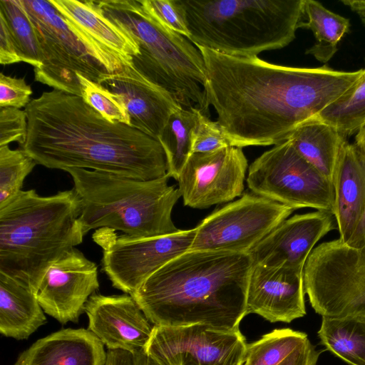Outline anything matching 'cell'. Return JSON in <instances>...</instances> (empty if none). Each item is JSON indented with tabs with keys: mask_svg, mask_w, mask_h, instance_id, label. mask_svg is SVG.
<instances>
[{
	"mask_svg": "<svg viewBox=\"0 0 365 365\" xmlns=\"http://www.w3.org/2000/svg\"><path fill=\"white\" fill-rule=\"evenodd\" d=\"M204 86L217 122L235 147L277 145L315 118L362 76L354 71L275 65L258 57L225 55L205 48Z\"/></svg>",
	"mask_w": 365,
	"mask_h": 365,
	"instance_id": "obj_1",
	"label": "cell"
},
{
	"mask_svg": "<svg viewBox=\"0 0 365 365\" xmlns=\"http://www.w3.org/2000/svg\"><path fill=\"white\" fill-rule=\"evenodd\" d=\"M28 134L21 146L51 169L83 168L142 180L167 175L159 140L122 123H111L81 96L43 92L25 108Z\"/></svg>",
	"mask_w": 365,
	"mask_h": 365,
	"instance_id": "obj_2",
	"label": "cell"
},
{
	"mask_svg": "<svg viewBox=\"0 0 365 365\" xmlns=\"http://www.w3.org/2000/svg\"><path fill=\"white\" fill-rule=\"evenodd\" d=\"M249 253L187 251L130 295L154 326L205 324L234 331L247 314Z\"/></svg>",
	"mask_w": 365,
	"mask_h": 365,
	"instance_id": "obj_3",
	"label": "cell"
},
{
	"mask_svg": "<svg viewBox=\"0 0 365 365\" xmlns=\"http://www.w3.org/2000/svg\"><path fill=\"white\" fill-rule=\"evenodd\" d=\"M80 214L73 188L19 192L0 207V273L36 294L49 267L83 242Z\"/></svg>",
	"mask_w": 365,
	"mask_h": 365,
	"instance_id": "obj_4",
	"label": "cell"
},
{
	"mask_svg": "<svg viewBox=\"0 0 365 365\" xmlns=\"http://www.w3.org/2000/svg\"><path fill=\"white\" fill-rule=\"evenodd\" d=\"M197 47L253 58L296 37L304 0H175Z\"/></svg>",
	"mask_w": 365,
	"mask_h": 365,
	"instance_id": "obj_5",
	"label": "cell"
},
{
	"mask_svg": "<svg viewBox=\"0 0 365 365\" xmlns=\"http://www.w3.org/2000/svg\"><path fill=\"white\" fill-rule=\"evenodd\" d=\"M72 177L81 205L83 235L108 228L134 237H153L178 232L171 217L181 197L169 185L170 176L142 180L83 168L66 170Z\"/></svg>",
	"mask_w": 365,
	"mask_h": 365,
	"instance_id": "obj_6",
	"label": "cell"
},
{
	"mask_svg": "<svg viewBox=\"0 0 365 365\" xmlns=\"http://www.w3.org/2000/svg\"><path fill=\"white\" fill-rule=\"evenodd\" d=\"M102 14L127 33L138 47L133 66L169 93L180 106H195L203 114L209 105L204 91L205 61L199 48L184 36L166 29L145 9L141 0L94 1Z\"/></svg>",
	"mask_w": 365,
	"mask_h": 365,
	"instance_id": "obj_7",
	"label": "cell"
},
{
	"mask_svg": "<svg viewBox=\"0 0 365 365\" xmlns=\"http://www.w3.org/2000/svg\"><path fill=\"white\" fill-rule=\"evenodd\" d=\"M303 281L322 317H365V249L340 238L321 243L304 264Z\"/></svg>",
	"mask_w": 365,
	"mask_h": 365,
	"instance_id": "obj_8",
	"label": "cell"
},
{
	"mask_svg": "<svg viewBox=\"0 0 365 365\" xmlns=\"http://www.w3.org/2000/svg\"><path fill=\"white\" fill-rule=\"evenodd\" d=\"M36 29L42 62L35 80L64 93L81 97L77 74L100 83L110 73L73 33L49 0H22Z\"/></svg>",
	"mask_w": 365,
	"mask_h": 365,
	"instance_id": "obj_9",
	"label": "cell"
},
{
	"mask_svg": "<svg viewBox=\"0 0 365 365\" xmlns=\"http://www.w3.org/2000/svg\"><path fill=\"white\" fill-rule=\"evenodd\" d=\"M247 183L253 193L294 210L311 207L334 213L332 182L296 150L289 139L251 163Z\"/></svg>",
	"mask_w": 365,
	"mask_h": 365,
	"instance_id": "obj_10",
	"label": "cell"
},
{
	"mask_svg": "<svg viewBox=\"0 0 365 365\" xmlns=\"http://www.w3.org/2000/svg\"><path fill=\"white\" fill-rule=\"evenodd\" d=\"M294 210L267 197L246 192L212 212L195 227L189 251L249 253Z\"/></svg>",
	"mask_w": 365,
	"mask_h": 365,
	"instance_id": "obj_11",
	"label": "cell"
},
{
	"mask_svg": "<svg viewBox=\"0 0 365 365\" xmlns=\"http://www.w3.org/2000/svg\"><path fill=\"white\" fill-rule=\"evenodd\" d=\"M93 234L103 248L102 270L113 287L125 294L133 293L160 267L190 250L196 230H181L153 237L117 235L102 228Z\"/></svg>",
	"mask_w": 365,
	"mask_h": 365,
	"instance_id": "obj_12",
	"label": "cell"
},
{
	"mask_svg": "<svg viewBox=\"0 0 365 365\" xmlns=\"http://www.w3.org/2000/svg\"><path fill=\"white\" fill-rule=\"evenodd\" d=\"M247 344L240 330L153 326L144 351L160 365H241Z\"/></svg>",
	"mask_w": 365,
	"mask_h": 365,
	"instance_id": "obj_13",
	"label": "cell"
},
{
	"mask_svg": "<svg viewBox=\"0 0 365 365\" xmlns=\"http://www.w3.org/2000/svg\"><path fill=\"white\" fill-rule=\"evenodd\" d=\"M247 166L239 147L192 153L178 180L184 205L202 209L242 196Z\"/></svg>",
	"mask_w": 365,
	"mask_h": 365,
	"instance_id": "obj_14",
	"label": "cell"
},
{
	"mask_svg": "<svg viewBox=\"0 0 365 365\" xmlns=\"http://www.w3.org/2000/svg\"><path fill=\"white\" fill-rule=\"evenodd\" d=\"M98 267L73 248L46 272L36 293L43 312L58 322H77L99 287Z\"/></svg>",
	"mask_w": 365,
	"mask_h": 365,
	"instance_id": "obj_15",
	"label": "cell"
},
{
	"mask_svg": "<svg viewBox=\"0 0 365 365\" xmlns=\"http://www.w3.org/2000/svg\"><path fill=\"white\" fill-rule=\"evenodd\" d=\"M336 228L334 215L316 210L284 220L249 252L254 264L303 270L314 245Z\"/></svg>",
	"mask_w": 365,
	"mask_h": 365,
	"instance_id": "obj_16",
	"label": "cell"
},
{
	"mask_svg": "<svg viewBox=\"0 0 365 365\" xmlns=\"http://www.w3.org/2000/svg\"><path fill=\"white\" fill-rule=\"evenodd\" d=\"M85 312L88 329L108 350H123L133 354L145 350L154 325L130 294H93L86 304Z\"/></svg>",
	"mask_w": 365,
	"mask_h": 365,
	"instance_id": "obj_17",
	"label": "cell"
},
{
	"mask_svg": "<svg viewBox=\"0 0 365 365\" xmlns=\"http://www.w3.org/2000/svg\"><path fill=\"white\" fill-rule=\"evenodd\" d=\"M303 270L254 264L247 292V314L289 323L306 314Z\"/></svg>",
	"mask_w": 365,
	"mask_h": 365,
	"instance_id": "obj_18",
	"label": "cell"
},
{
	"mask_svg": "<svg viewBox=\"0 0 365 365\" xmlns=\"http://www.w3.org/2000/svg\"><path fill=\"white\" fill-rule=\"evenodd\" d=\"M99 84L119 97L129 115L130 126L156 139L170 115L182 107L132 63H125L120 71L105 76Z\"/></svg>",
	"mask_w": 365,
	"mask_h": 365,
	"instance_id": "obj_19",
	"label": "cell"
},
{
	"mask_svg": "<svg viewBox=\"0 0 365 365\" xmlns=\"http://www.w3.org/2000/svg\"><path fill=\"white\" fill-rule=\"evenodd\" d=\"M103 342L85 329H63L34 342L14 365H105Z\"/></svg>",
	"mask_w": 365,
	"mask_h": 365,
	"instance_id": "obj_20",
	"label": "cell"
},
{
	"mask_svg": "<svg viewBox=\"0 0 365 365\" xmlns=\"http://www.w3.org/2000/svg\"><path fill=\"white\" fill-rule=\"evenodd\" d=\"M332 184L335 218L339 238L346 242L365 210V158L346 140L336 160Z\"/></svg>",
	"mask_w": 365,
	"mask_h": 365,
	"instance_id": "obj_21",
	"label": "cell"
},
{
	"mask_svg": "<svg viewBox=\"0 0 365 365\" xmlns=\"http://www.w3.org/2000/svg\"><path fill=\"white\" fill-rule=\"evenodd\" d=\"M66 21L80 29L100 45L120 56L126 63L139 50L133 39L108 19L94 0H49Z\"/></svg>",
	"mask_w": 365,
	"mask_h": 365,
	"instance_id": "obj_22",
	"label": "cell"
},
{
	"mask_svg": "<svg viewBox=\"0 0 365 365\" xmlns=\"http://www.w3.org/2000/svg\"><path fill=\"white\" fill-rule=\"evenodd\" d=\"M46 322L36 294L0 273V332L6 337L26 339Z\"/></svg>",
	"mask_w": 365,
	"mask_h": 365,
	"instance_id": "obj_23",
	"label": "cell"
},
{
	"mask_svg": "<svg viewBox=\"0 0 365 365\" xmlns=\"http://www.w3.org/2000/svg\"><path fill=\"white\" fill-rule=\"evenodd\" d=\"M289 139L296 150L332 182L338 155L346 137L315 118L299 126Z\"/></svg>",
	"mask_w": 365,
	"mask_h": 365,
	"instance_id": "obj_24",
	"label": "cell"
},
{
	"mask_svg": "<svg viewBox=\"0 0 365 365\" xmlns=\"http://www.w3.org/2000/svg\"><path fill=\"white\" fill-rule=\"evenodd\" d=\"M299 28L310 29L316 40L306 53L327 63L337 51L339 42L349 32L350 23L348 19L329 11L317 1L304 0Z\"/></svg>",
	"mask_w": 365,
	"mask_h": 365,
	"instance_id": "obj_25",
	"label": "cell"
},
{
	"mask_svg": "<svg viewBox=\"0 0 365 365\" xmlns=\"http://www.w3.org/2000/svg\"><path fill=\"white\" fill-rule=\"evenodd\" d=\"M319 337L326 348L351 365H365V317H322Z\"/></svg>",
	"mask_w": 365,
	"mask_h": 365,
	"instance_id": "obj_26",
	"label": "cell"
},
{
	"mask_svg": "<svg viewBox=\"0 0 365 365\" xmlns=\"http://www.w3.org/2000/svg\"><path fill=\"white\" fill-rule=\"evenodd\" d=\"M200 111L195 107L178 108L170 115L158 139L166 155L167 174L176 180L192 154L193 135Z\"/></svg>",
	"mask_w": 365,
	"mask_h": 365,
	"instance_id": "obj_27",
	"label": "cell"
},
{
	"mask_svg": "<svg viewBox=\"0 0 365 365\" xmlns=\"http://www.w3.org/2000/svg\"><path fill=\"white\" fill-rule=\"evenodd\" d=\"M346 138L365 124V67L360 78L317 117Z\"/></svg>",
	"mask_w": 365,
	"mask_h": 365,
	"instance_id": "obj_28",
	"label": "cell"
},
{
	"mask_svg": "<svg viewBox=\"0 0 365 365\" xmlns=\"http://www.w3.org/2000/svg\"><path fill=\"white\" fill-rule=\"evenodd\" d=\"M308 340L302 331L289 328L274 329L247 344L242 365H279Z\"/></svg>",
	"mask_w": 365,
	"mask_h": 365,
	"instance_id": "obj_29",
	"label": "cell"
},
{
	"mask_svg": "<svg viewBox=\"0 0 365 365\" xmlns=\"http://www.w3.org/2000/svg\"><path fill=\"white\" fill-rule=\"evenodd\" d=\"M0 14L6 21L22 61L34 68L39 67L42 62L41 48L35 26L22 0H0Z\"/></svg>",
	"mask_w": 365,
	"mask_h": 365,
	"instance_id": "obj_30",
	"label": "cell"
},
{
	"mask_svg": "<svg viewBox=\"0 0 365 365\" xmlns=\"http://www.w3.org/2000/svg\"><path fill=\"white\" fill-rule=\"evenodd\" d=\"M37 165L23 148L0 146V207L21 191L26 177Z\"/></svg>",
	"mask_w": 365,
	"mask_h": 365,
	"instance_id": "obj_31",
	"label": "cell"
},
{
	"mask_svg": "<svg viewBox=\"0 0 365 365\" xmlns=\"http://www.w3.org/2000/svg\"><path fill=\"white\" fill-rule=\"evenodd\" d=\"M83 100L101 116L111 123L130 125V117L119 97L101 84L77 74Z\"/></svg>",
	"mask_w": 365,
	"mask_h": 365,
	"instance_id": "obj_32",
	"label": "cell"
},
{
	"mask_svg": "<svg viewBox=\"0 0 365 365\" xmlns=\"http://www.w3.org/2000/svg\"><path fill=\"white\" fill-rule=\"evenodd\" d=\"M233 146L217 121H212L200 111L194 131L192 153L213 152Z\"/></svg>",
	"mask_w": 365,
	"mask_h": 365,
	"instance_id": "obj_33",
	"label": "cell"
},
{
	"mask_svg": "<svg viewBox=\"0 0 365 365\" xmlns=\"http://www.w3.org/2000/svg\"><path fill=\"white\" fill-rule=\"evenodd\" d=\"M26 112L13 107H0V146L17 142L23 146L27 139Z\"/></svg>",
	"mask_w": 365,
	"mask_h": 365,
	"instance_id": "obj_34",
	"label": "cell"
},
{
	"mask_svg": "<svg viewBox=\"0 0 365 365\" xmlns=\"http://www.w3.org/2000/svg\"><path fill=\"white\" fill-rule=\"evenodd\" d=\"M148 13L168 29L188 36V31L175 0H141Z\"/></svg>",
	"mask_w": 365,
	"mask_h": 365,
	"instance_id": "obj_35",
	"label": "cell"
},
{
	"mask_svg": "<svg viewBox=\"0 0 365 365\" xmlns=\"http://www.w3.org/2000/svg\"><path fill=\"white\" fill-rule=\"evenodd\" d=\"M31 93L24 79L0 73V107L26 108Z\"/></svg>",
	"mask_w": 365,
	"mask_h": 365,
	"instance_id": "obj_36",
	"label": "cell"
},
{
	"mask_svg": "<svg viewBox=\"0 0 365 365\" xmlns=\"http://www.w3.org/2000/svg\"><path fill=\"white\" fill-rule=\"evenodd\" d=\"M22 61L16 44L4 16L0 14V63L8 65Z\"/></svg>",
	"mask_w": 365,
	"mask_h": 365,
	"instance_id": "obj_37",
	"label": "cell"
},
{
	"mask_svg": "<svg viewBox=\"0 0 365 365\" xmlns=\"http://www.w3.org/2000/svg\"><path fill=\"white\" fill-rule=\"evenodd\" d=\"M105 365H134V356L126 351L108 350Z\"/></svg>",
	"mask_w": 365,
	"mask_h": 365,
	"instance_id": "obj_38",
	"label": "cell"
},
{
	"mask_svg": "<svg viewBox=\"0 0 365 365\" xmlns=\"http://www.w3.org/2000/svg\"><path fill=\"white\" fill-rule=\"evenodd\" d=\"M346 243L353 247L365 249V210Z\"/></svg>",
	"mask_w": 365,
	"mask_h": 365,
	"instance_id": "obj_39",
	"label": "cell"
},
{
	"mask_svg": "<svg viewBox=\"0 0 365 365\" xmlns=\"http://www.w3.org/2000/svg\"><path fill=\"white\" fill-rule=\"evenodd\" d=\"M341 2L355 12L365 25V0H341Z\"/></svg>",
	"mask_w": 365,
	"mask_h": 365,
	"instance_id": "obj_40",
	"label": "cell"
},
{
	"mask_svg": "<svg viewBox=\"0 0 365 365\" xmlns=\"http://www.w3.org/2000/svg\"><path fill=\"white\" fill-rule=\"evenodd\" d=\"M133 356L134 365H160L149 357L144 351L134 354Z\"/></svg>",
	"mask_w": 365,
	"mask_h": 365,
	"instance_id": "obj_41",
	"label": "cell"
},
{
	"mask_svg": "<svg viewBox=\"0 0 365 365\" xmlns=\"http://www.w3.org/2000/svg\"><path fill=\"white\" fill-rule=\"evenodd\" d=\"M354 144L365 158V124L356 132Z\"/></svg>",
	"mask_w": 365,
	"mask_h": 365,
	"instance_id": "obj_42",
	"label": "cell"
}]
</instances>
